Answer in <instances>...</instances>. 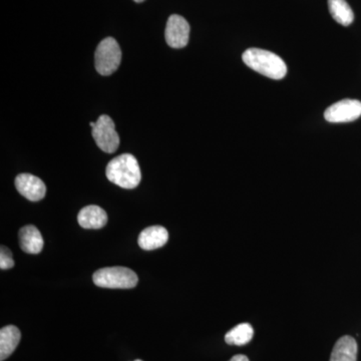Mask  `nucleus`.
<instances>
[{
    "mask_svg": "<svg viewBox=\"0 0 361 361\" xmlns=\"http://www.w3.org/2000/svg\"><path fill=\"white\" fill-rule=\"evenodd\" d=\"M106 178L123 189H135L142 180L141 168L135 156L130 154L113 159L106 166Z\"/></svg>",
    "mask_w": 361,
    "mask_h": 361,
    "instance_id": "f257e3e1",
    "label": "nucleus"
},
{
    "mask_svg": "<svg viewBox=\"0 0 361 361\" xmlns=\"http://www.w3.org/2000/svg\"><path fill=\"white\" fill-rule=\"evenodd\" d=\"M242 59L251 70L272 80H282L287 75L283 59L269 51L252 47L244 52Z\"/></svg>",
    "mask_w": 361,
    "mask_h": 361,
    "instance_id": "f03ea898",
    "label": "nucleus"
},
{
    "mask_svg": "<svg viewBox=\"0 0 361 361\" xmlns=\"http://www.w3.org/2000/svg\"><path fill=\"white\" fill-rule=\"evenodd\" d=\"M94 284L103 288L130 289L137 286V274L126 267H108L97 270L94 276Z\"/></svg>",
    "mask_w": 361,
    "mask_h": 361,
    "instance_id": "7ed1b4c3",
    "label": "nucleus"
},
{
    "mask_svg": "<svg viewBox=\"0 0 361 361\" xmlns=\"http://www.w3.org/2000/svg\"><path fill=\"white\" fill-rule=\"evenodd\" d=\"M122 61V51L118 42L106 37L97 45L94 54V65L99 75H110L118 70Z\"/></svg>",
    "mask_w": 361,
    "mask_h": 361,
    "instance_id": "20e7f679",
    "label": "nucleus"
},
{
    "mask_svg": "<svg viewBox=\"0 0 361 361\" xmlns=\"http://www.w3.org/2000/svg\"><path fill=\"white\" fill-rule=\"evenodd\" d=\"M92 137L97 147L104 153H115L120 145V137L116 130V126L110 116L103 115L97 118L96 127L92 128Z\"/></svg>",
    "mask_w": 361,
    "mask_h": 361,
    "instance_id": "39448f33",
    "label": "nucleus"
},
{
    "mask_svg": "<svg viewBox=\"0 0 361 361\" xmlns=\"http://www.w3.org/2000/svg\"><path fill=\"white\" fill-rule=\"evenodd\" d=\"M361 116V102L357 99H342L330 106L324 111V118L329 123H349Z\"/></svg>",
    "mask_w": 361,
    "mask_h": 361,
    "instance_id": "423d86ee",
    "label": "nucleus"
},
{
    "mask_svg": "<svg viewBox=\"0 0 361 361\" xmlns=\"http://www.w3.org/2000/svg\"><path fill=\"white\" fill-rule=\"evenodd\" d=\"M165 37L167 44L173 49H183L189 42V23L183 16L173 14L169 18Z\"/></svg>",
    "mask_w": 361,
    "mask_h": 361,
    "instance_id": "0eeeda50",
    "label": "nucleus"
},
{
    "mask_svg": "<svg viewBox=\"0 0 361 361\" xmlns=\"http://www.w3.org/2000/svg\"><path fill=\"white\" fill-rule=\"evenodd\" d=\"M16 187L20 195L27 200H42L47 194V187L39 178L30 174H20L16 177Z\"/></svg>",
    "mask_w": 361,
    "mask_h": 361,
    "instance_id": "6e6552de",
    "label": "nucleus"
},
{
    "mask_svg": "<svg viewBox=\"0 0 361 361\" xmlns=\"http://www.w3.org/2000/svg\"><path fill=\"white\" fill-rule=\"evenodd\" d=\"M169 233L163 226H151L142 230L137 243L144 250H155L167 243Z\"/></svg>",
    "mask_w": 361,
    "mask_h": 361,
    "instance_id": "1a4fd4ad",
    "label": "nucleus"
},
{
    "mask_svg": "<svg viewBox=\"0 0 361 361\" xmlns=\"http://www.w3.org/2000/svg\"><path fill=\"white\" fill-rule=\"evenodd\" d=\"M78 221L85 229H101L108 222V215L101 207L90 205L80 211Z\"/></svg>",
    "mask_w": 361,
    "mask_h": 361,
    "instance_id": "9d476101",
    "label": "nucleus"
},
{
    "mask_svg": "<svg viewBox=\"0 0 361 361\" xmlns=\"http://www.w3.org/2000/svg\"><path fill=\"white\" fill-rule=\"evenodd\" d=\"M44 238L42 233L35 226L27 225L20 231V245L28 254H39L44 248Z\"/></svg>",
    "mask_w": 361,
    "mask_h": 361,
    "instance_id": "9b49d317",
    "label": "nucleus"
},
{
    "mask_svg": "<svg viewBox=\"0 0 361 361\" xmlns=\"http://www.w3.org/2000/svg\"><path fill=\"white\" fill-rule=\"evenodd\" d=\"M357 342L351 336H342L332 349L329 361H357Z\"/></svg>",
    "mask_w": 361,
    "mask_h": 361,
    "instance_id": "f8f14e48",
    "label": "nucleus"
},
{
    "mask_svg": "<svg viewBox=\"0 0 361 361\" xmlns=\"http://www.w3.org/2000/svg\"><path fill=\"white\" fill-rule=\"evenodd\" d=\"M21 338L20 329L14 325H8L0 330V360H6L13 355Z\"/></svg>",
    "mask_w": 361,
    "mask_h": 361,
    "instance_id": "ddd939ff",
    "label": "nucleus"
},
{
    "mask_svg": "<svg viewBox=\"0 0 361 361\" xmlns=\"http://www.w3.org/2000/svg\"><path fill=\"white\" fill-rule=\"evenodd\" d=\"M329 8L334 20L343 26L350 25L355 14L345 0H329Z\"/></svg>",
    "mask_w": 361,
    "mask_h": 361,
    "instance_id": "4468645a",
    "label": "nucleus"
},
{
    "mask_svg": "<svg viewBox=\"0 0 361 361\" xmlns=\"http://www.w3.org/2000/svg\"><path fill=\"white\" fill-rule=\"evenodd\" d=\"M253 336V327L249 323H241L226 334L225 341L229 345H245L251 341Z\"/></svg>",
    "mask_w": 361,
    "mask_h": 361,
    "instance_id": "2eb2a0df",
    "label": "nucleus"
},
{
    "mask_svg": "<svg viewBox=\"0 0 361 361\" xmlns=\"http://www.w3.org/2000/svg\"><path fill=\"white\" fill-rule=\"evenodd\" d=\"M14 266L13 254L7 247L1 246L0 250V268L2 270L11 269Z\"/></svg>",
    "mask_w": 361,
    "mask_h": 361,
    "instance_id": "dca6fc26",
    "label": "nucleus"
},
{
    "mask_svg": "<svg viewBox=\"0 0 361 361\" xmlns=\"http://www.w3.org/2000/svg\"><path fill=\"white\" fill-rule=\"evenodd\" d=\"M229 361H250V360H249V358L247 357L246 355H238L233 356L231 360H230Z\"/></svg>",
    "mask_w": 361,
    "mask_h": 361,
    "instance_id": "f3484780",
    "label": "nucleus"
},
{
    "mask_svg": "<svg viewBox=\"0 0 361 361\" xmlns=\"http://www.w3.org/2000/svg\"><path fill=\"white\" fill-rule=\"evenodd\" d=\"M90 127H92V128L96 127V123L90 122Z\"/></svg>",
    "mask_w": 361,
    "mask_h": 361,
    "instance_id": "a211bd4d",
    "label": "nucleus"
},
{
    "mask_svg": "<svg viewBox=\"0 0 361 361\" xmlns=\"http://www.w3.org/2000/svg\"><path fill=\"white\" fill-rule=\"evenodd\" d=\"M134 1L137 2V4H140V2L145 1V0H134Z\"/></svg>",
    "mask_w": 361,
    "mask_h": 361,
    "instance_id": "6ab92c4d",
    "label": "nucleus"
},
{
    "mask_svg": "<svg viewBox=\"0 0 361 361\" xmlns=\"http://www.w3.org/2000/svg\"><path fill=\"white\" fill-rule=\"evenodd\" d=\"M135 361H142V360H135Z\"/></svg>",
    "mask_w": 361,
    "mask_h": 361,
    "instance_id": "aec40b11",
    "label": "nucleus"
}]
</instances>
